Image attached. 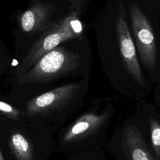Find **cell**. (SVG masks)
<instances>
[{
    "mask_svg": "<svg viewBox=\"0 0 160 160\" xmlns=\"http://www.w3.org/2000/svg\"><path fill=\"white\" fill-rule=\"evenodd\" d=\"M116 112L109 102L94 101L55 132L56 152L68 156L106 146L109 128Z\"/></svg>",
    "mask_w": 160,
    "mask_h": 160,
    "instance_id": "1",
    "label": "cell"
},
{
    "mask_svg": "<svg viewBox=\"0 0 160 160\" xmlns=\"http://www.w3.org/2000/svg\"><path fill=\"white\" fill-rule=\"evenodd\" d=\"M0 146L8 160H48L56 152L55 131L26 119H0Z\"/></svg>",
    "mask_w": 160,
    "mask_h": 160,
    "instance_id": "2",
    "label": "cell"
},
{
    "mask_svg": "<svg viewBox=\"0 0 160 160\" xmlns=\"http://www.w3.org/2000/svg\"><path fill=\"white\" fill-rule=\"evenodd\" d=\"M81 86L69 84L42 92L19 106L28 121L56 131L82 108Z\"/></svg>",
    "mask_w": 160,
    "mask_h": 160,
    "instance_id": "3",
    "label": "cell"
},
{
    "mask_svg": "<svg viewBox=\"0 0 160 160\" xmlns=\"http://www.w3.org/2000/svg\"><path fill=\"white\" fill-rule=\"evenodd\" d=\"M105 147L115 160H154L132 115L116 126Z\"/></svg>",
    "mask_w": 160,
    "mask_h": 160,
    "instance_id": "4",
    "label": "cell"
},
{
    "mask_svg": "<svg viewBox=\"0 0 160 160\" xmlns=\"http://www.w3.org/2000/svg\"><path fill=\"white\" fill-rule=\"evenodd\" d=\"M79 63L77 54L57 47L39 59L19 82L23 84L46 82L76 69Z\"/></svg>",
    "mask_w": 160,
    "mask_h": 160,
    "instance_id": "5",
    "label": "cell"
},
{
    "mask_svg": "<svg viewBox=\"0 0 160 160\" xmlns=\"http://www.w3.org/2000/svg\"><path fill=\"white\" fill-rule=\"evenodd\" d=\"M83 26L78 18L77 12H73L56 23L34 44L24 60V64L29 67L33 65L46 53L58 47L61 42L80 37Z\"/></svg>",
    "mask_w": 160,
    "mask_h": 160,
    "instance_id": "6",
    "label": "cell"
},
{
    "mask_svg": "<svg viewBox=\"0 0 160 160\" xmlns=\"http://www.w3.org/2000/svg\"><path fill=\"white\" fill-rule=\"evenodd\" d=\"M132 29L142 63L154 69L157 62V46L152 28L145 14L136 5L130 8Z\"/></svg>",
    "mask_w": 160,
    "mask_h": 160,
    "instance_id": "7",
    "label": "cell"
},
{
    "mask_svg": "<svg viewBox=\"0 0 160 160\" xmlns=\"http://www.w3.org/2000/svg\"><path fill=\"white\" fill-rule=\"evenodd\" d=\"M133 116L154 160H160V113L152 106L141 102Z\"/></svg>",
    "mask_w": 160,
    "mask_h": 160,
    "instance_id": "8",
    "label": "cell"
},
{
    "mask_svg": "<svg viewBox=\"0 0 160 160\" xmlns=\"http://www.w3.org/2000/svg\"><path fill=\"white\" fill-rule=\"evenodd\" d=\"M116 33L121 56L128 72L141 86L144 85L142 75L138 59L134 44L124 19L123 8L118 11L116 19Z\"/></svg>",
    "mask_w": 160,
    "mask_h": 160,
    "instance_id": "9",
    "label": "cell"
},
{
    "mask_svg": "<svg viewBox=\"0 0 160 160\" xmlns=\"http://www.w3.org/2000/svg\"><path fill=\"white\" fill-rule=\"evenodd\" d=\"M48 9L42 4H36L26 11L21 18V26L24 32H29L39 28L45 21Z\"/></svg>",
    "mask_w": 160,
    "mask_h": 160,
    "instance_id": "10",
    "label": "cell"
},
{
    "mask_svg": "<svg viewBox=\"0 0 160 160\" xmlns=\"http://www.w3.org/2000/svg\"><path fill=\"white\" fill-rule=\"evenodd\" d=\"M0 119H26L24 112L12 102L0 97Z\"/></svg>",
    "mask_w": 160,
    "mask_h": 160,
    "instance_id": "11",
    "label": "cell"
},
{
    "mask_svg": "<svg viewBox=\"0 0 160 160\" xmlns=\"http://www.w3.org/2000/svg\"><path fill=\"white\" fill-rule=\"evenodd\" d=\"M65 160H108L102 149L89 150L68 156Z\"/></svg>",
    "mask_w": 160,
    "mask_h": 160,
    "instance_id": "12",
    "label": "cell"
},
{
    "mask_svg": "<svg viewBox=\"0 0 160 160\" xmlns=\"http://www.w3.org/2000/svg\"><path fill=\"white\" fill-rule=\"evenodd\" d=\"M0 160H8L2 151V149L0 146Z\"/></svg>",
    "mask_w": 160,
    "mask_h": 160,
    "instance_id": "13",
    "label": "cell"
},
{
    "mask_svg": "<svg viewBox=\"0 0 160 160\" xmlns=\"http://www.w3.org/2000/svg\"><path fill=\"white\" fill-rule=\"evenodd\" d=\"M158 106H159V109H160V98H159V99H158Z\"/></svg>",
    "mask_w": 160,
    "mask_h": 160,
    "instance_id": "14",
    "label": "cell"
},
{
    "mask_svg": "<svg viewBox=\"0 0 160 160\" xmlns=\"http://www.w3.org/2000/svg\"><path fill=\"white\" fill-rule=\"evenodd\" d=\"M71 1H72V0H71Z\"/></svg>",
    "mask_w": 160,
    "mask_h": 160,
    "instance_id": "15",
    "label": "cell"
}]
</instances>
